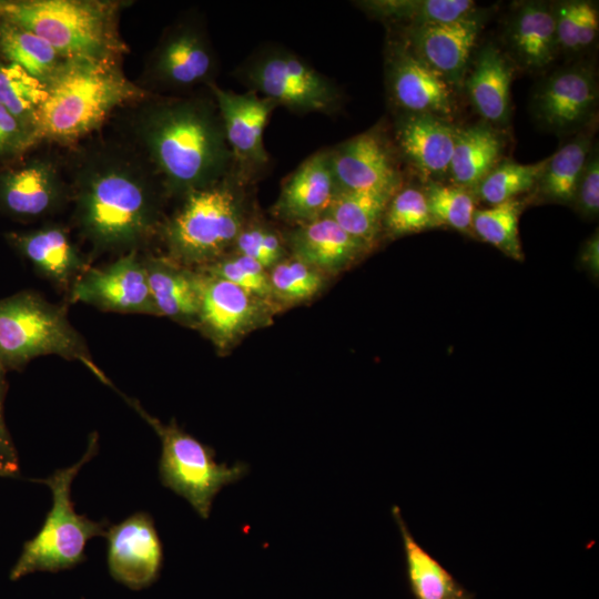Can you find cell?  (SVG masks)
<instances>
[{
	"label": "cell",
	"instance_id": "7a4b0ae2",
	"mask_svg": "<svg viewBox=\"0 0 599 599\" xmlns=\"http://www.w3.org/2000/svg\"><path fill=\"white\" fill-rule=\"evenodd\" d=\"M129 111L124 140L152 166L167 199L207 187L234 169L213 97L150 94Z\"/></svg>",
	"mask_w": 599,
	"mask_h": 599
},
{
	"label": "cell",
	"instance_id": "f6af8a7d",
	"mask_svg": "<svg viewBox=\"0 0 599 599\" xmlns=\"http://www.w3.org/2000/svg\"><path fill=\"white\" fill-rule=\"evenodd\" d=\"M581 263L591 273L598 274L599 271V237L593 234L583 245L581 251Z\"/></svg>",
	"mask_w": 599,
	"mask_h": 599
},
{
	"label": "cell",
	"instance_id": "f1b7e54d",
	"mask_svg": "<svg viewBox=\"0 0 599 599\" xmlns=\"http://www.w3.org/2000/svg\"><path fill=\"white\" fill-rule=\"evenodd\" d=\"M394 194L375 190L337 191L325 215L370 250L383 231L385 211Z\"/></svg>",
	"mask_w": 599,
	"mask_h": 599
},
{
	"label": "cell",
	"instance_id": "5bb4252c",
	"mask_svg": "<svg viewBox=\"0 0 599 599\" xmlns=\"http://www.w3.org/2000/svg\"><path fill=\"white\" fill-rule=\"evenodd\" d=\"M207 88L222 119L234 170L246 182H251L270 162L263 134L272 112L277 106L252 91L236 93L216 83Z\"/></svg>",
	"mask_w": 599,
	"mask_h": 599
},
{
	"label": "cell",
	"instance_id": "f35d334b",
	"mask_svg": "<svg viewBox=\"0 0 599 599\" xmlns=\"http://www.w3.org/2000/svg\"><path fill=\"white\" fill-rule=\"evenodd\" d=\"M433 227L437 226L423 190L405 186L395 192L383 219V231L388 236L399 237Z\"/></svg>",
	"mask_w": 599,
	"mask_h": 599
},
{
	"label": "cell",
	"instance_id": "d590c367",
	"mask_svg": "<svg viewBox=\"0 0 599 599\" xmlns=\"http://www.w3.org/2000/svg\"><path fill=\"white\" fill-rule=\"evenodd\" d=\"M558 48L579 53L597 39L599 17L597 6L589 1H564L552 6Z\"/></svg>",
	"mask_w": 599,
	"mask_h": 599
},
{
	"label": "cell",
	"instance_id": "6da1fadb",
	"mask_svg": "<svg viewBox=\"0 0 599 599\" xmlns=\"http://www.w3.org/2000/svg\"><path fill=\"white\" fill-rule=\"evenodd\" d=\"M70 202L81 236L95 252L139 250L163 221L160 179L124 139H94L74 151Z\"/></svg>",
	"mask_w": 599,
	"mask_h": 599
},
{
	"label": "cell",
	"instance_id": "e0dca14e",
	"mask_svg": "<svg viewBox=\"0 0 599 599\" xmlns=\"http://www.w3.org/2000/svg\"><path fill=\"white\" fill-rule=\"evenodd\" d=\"M598 102V84L591 68L566 67L554 72L536 90L532 111L546 129L571 133L592 118Z\"/></svg>",
	"mask_w": 599,
	"mask_h": 599
},
{
	"label": "cell",
	"instance_id": "bcb514c9",
	"mask_svg": "<svg viewBox=\"0 0 599 599\" xmlns=\"http://www.w3.org/2000/svg\"><path fill=\"white\" fill-rule=\"evenodd\" d=\"M0 477H6L4 473L0 470Z\"/></svg>",
	"mask_w": 599,
	"mask_h": 599
},
{
	"label": "cell",
	"instance_id": "52a82bcc",
	"mask_svg": "<svg viewBox=\"0 0 599 599\" xmlns=\"http://www.w3.org/2000/svg\"><path fill=\"white\" fill-rule=\"evenodd\" d=\"M97 450V435H91L88 449L78 463L38 480L51 490L52 507L39 532L23 545L11 569V580L35 571L58 572L73 568L85 559L87 542L93 537L105 536L108 522L77 514L71 499L74 477Z\"/></svg>",
	"mask_w": 599,
	"mask_h": 599
},
{
	"label": "cell",
	"instance_id": "2e32d148",
	"mask_svg": "<svg viewBox=\"0 0 599 599\" xmlns=\"http://www.w3.org/2000/svg\"><path fill=\"white\" fill-rule=\"evenodd\" d=\"M337 191H387L402 187L390 144L379 128H372L329 149Z\"/></svg>",
	"mask_w": 599,
	"mask_h": 599
},
{
	"label": "cell",
	"instance_id": "ab89813d",
	"mask_svg": "<svg viewBox=\"0 0 599 599\" xmlns=\"http://www.w3.org/2000/svg\"><path fill=\"white\" fill-rule=\"evenodd\" d=\"M196 270L226 280L260 298L276 305L272 296L268 270L251 257L235 252H229L213 263Z\"/></svg>",
	"mask_w": 599,
	"mask_h": 599
},
{
	"label": "cell",
	"instance_id": "ba28073f",
	"mask_svg": "<svg viewBox=\"0 0 599 599\" xmlns=\"http://www.w3.org/2000/svg\"><path fill=\"white\" fill-rule=\"evenodd\" d=\"M122 396L161 439L159 474L163 486L186 499L200 517L209 518L215 496L224 486L243 478L248 466L242 461L232 466L217 463L214 449L185 433L174 419L163 424L138 400Z\"/></svg>",
	"mask_w": 599,
	"mask_h": 599
},
{
	"label": "cell",
	"instance_id": "603a6c76",
	"mask_svg": "<svg viewBox=\"0 0 599 599\" xmlns=\"http://www.w3.org/2000/svg\"><path fill=\"white\" fill-rule=\"evenodd\" d=\"M457 128L432 114L402 113L395 124V141L407 161L424 176L449 172Z\"/></svg>",
	"mask_w": 599,
	"mask_h": 599
},
{
	"label": "cell",
	"instance_id": "484cf974",
	"mask_svg": "<svg viewBox=\"0 0 599 599\" xmlns=\"http://www.w3.org/2000/svg\"><path fill=\"white\" fill-rule=\"evenodd\" d=\"M512 69L494 45L477 54L466 81L468 97L476 111L488 122L505 124L510 115Z\"/></svg>",
	"mask_w": 599,
	"mask_h": 599
},
{
	"label": "cell",
	"instance_id": "4dcf8cb0",
	"mask_svg": "<svg viewBox=\"0 0 599 599\" xmlns=\"http://www.w3.org/2000/svg\"><path fill=\"white\" fill-rule=\"evenodd\" d=\"M591 150V134L581 133L549 156L535 186L537 194L551 202L573 203Z\"/></svg>",
	"mask_w": 599,
	"mask_h": 599
},
{
	"label": "cell",
	"instance_id": "8fae6325",
	"mask_svg": "<svg viewBox=\"0 0 599 599\" xmlns=\"http://www.w3.org/2000/svg\"><path fill=\"white\" fill-rule=\"evenodd\" d=\"M196 328L220 351L272 322L280 308L221 277L201 270Z\"/></svg>",
	"mask_w": 599,
	"mask_h": 599
},
{
	"label": "cell",
	"instance_id": "4316f807",
	"mask_svg": "<svg viewBox=\"0 0 599 599\" xmlns=\"http://www.w3.org/2000/svg\"><path fill=\"white\" fill-rule=\"evenodd\" d=\"M504 149L501 136L487 124L457 129L449 165L453 184L476 190L499 163Z\"/></svg>",
	"mask_w": 599,
	"mask_h": 599
},
{
	"label": "cell",
	"instance_id": "9a60e30c",
	"mask_svg": "<svg viewBox=\"0 0 599 599\" xmlns=\"http://www.w3.org/2000/svg\"><path fill=\"white\" fill-rule=\"evenodd\" d=\"M385 70L389 99L402 113L446 119L455 112L454 87L417 58L406 42L389 45Z\"/></svg>",
	"mask_w": 599,
	"mask_h": 599
},
{
	"label": "cell",
	"instance_id": "44dd1931",
	"mask_svg": "<svg viewBox=\"0 0 599 599\" xmlns=\"http://www.w3.org/2000/svg\"><path fill=\"white\" fill-rule=\"evenodd\" d=\"M336 192L329 149L319 150L285 180L272 212L294 226L306 224L327 213Z\"/></svg>",
	"mask_w": 599,
	"mask_h": 599
},
{
	"label": "cell",
	"instance_id": "ac0fdd59",
	"mask_svg": "<svg viewBox=\"0 0 599 599\" xmlns=\"http://www.w3.org/2000/svg\"><path fill=\"white\" fill-rule=\"evenodd\" d=\"M110 575L125 587L140 590L159 578L163 548L152 517L135 512L106 529Z\"/></svg>",
	"mask_w": 599,
	"mask_h": 599
},
{
	"label": "cell",
	"instance_id": "d6a6232c",
	"mask_svg": "<svg viewBox=\"0 0 599 599\" xmlns=\"http://www.w3.org/2000/svg\"><path fill=\"white\" fill-rule=\"evenodd\" d=\"M524 207V201L516 197L484 210H476L473 217V231L506 256L519 262L524 261L518 229Z\"/></svg>",
	"mask_w": 599,
	"mask_h": 599
},
{
	"label": "cell",
	"instance_id": "b9f144b4",
	"mask_svg": "<svg viewBox=\"0 0 599 599\" xmlns=\"http://www.w3.org/2000/svg\"><path fill=\"white\" fill-rule=\"evenodd\" d=\"M38 145L34 135L0 104V167L21 160Z\"/></svg>",
	"mask_w": 599,
	"mask_h": 599
},
{
	"label": "cell",
	"instance_id": "d6986e66",
	"mask_svg": "<svg viewBox=\"0 0 599 599\" xmlns=\"http://www.w3.org/2000/svg\"><path fill=\"white\" fill-rule=\"evenodd\" d=\"M4 240L39 275L62 290L70 291L77 278L90 267L68 227L60 223L11 231L4 234Z\"/></svg>",
	"mask_w": 599,
	"mask_h": 599
},
{
	"label": "cell",
	"instance_id": "60d3db41",
	"mask_svg": "<svg viewBox=\"0 0 599 599\" xmlns=\"http://www.w3.org/2000/svg\"><path fill=\"white\" fill-rule=\"evenodd\" d=\"M231 252L251 257L266 270L290 254L284 235L266 223L254 219H247Z\"/></svg>",
	"mask_w": 599,
	"mask_h": 599
},
{
	"label": "cell",
	"instance_id": "4fadbf2b",
	"mask_svg": "<svg viewBox=\"0 0 599 599\" xmlns=\"http://www.w3.org/2000/svg\"><path fill=\"white\" fill-rule=\"evenodd\" d=\"M70 301L116 313L159 316L139 250L103 267H89L70 288Z\"/></svg>",
	"mask_w": 599,
	"mask_h": 599
},
{
	"label": "cell",
	"instance_id": "9c48e42d",
	"mask_svg": "<svg viewBox=\"0 0 599 599\" xmlns=\"http://www.w3.org/2000/svg\"><path fill=\"white\" fill-rule=\"evenodd\" d=\"M235 75L250 91L297 114H332L343 103L339 88L328 77L283 47L257 49Z\"/></svg>",
	"mask_w": 599,
	"mask_h": 599
},
{
	"label": "cell",
	"instance_id": "74e56055",
	"mask_svg": "<svg viewBox=\"0 0 599 599\" xmlns=\"http://www.w3.org/2000/svg\"><path fill=\"white\" fill-rule=\"evenodd\" d=\"M423 191L437 227L449 226L463 233L473 231L476 206L470 190L429 181Z\"/></svg>",
	"mask_w": 599,
	"mask_h": 599
},
{
	"label": "cell",
	"instance_id": "7c38bea8",
	"mask_svg": "<svg viewBox=\"0 0 599 599\" xmlns=\"http://www.w3.org/2000/svg\"><path fill=\"white\" fill-rule=\"evenodd\" d=\"M70 202V184L58 161L24 156L0 167V213L30 223L49 217Z\"/></svg>",
	"mask_w": 599,
	"mask_h": 599
},
{
	"label": "cell",
	"instance_id": "e575fe53",
	"mask_svg": "<svg viewBox=\"0 0 599 599\" xmlns=\"http://www.w3.org/2000/svg\"><path fill=\"white\" fill-rule=\"evenodd\" d=\"M268 276L273 301L280 308L312 300L326 282L325 274L291 254L271 267Z\"/></svg>",
	"mask_w": 599,
	"mask_h": 599
},
{
	"label": "cell",
	"instance_id": "836d02e7",
	"mask_svg": "<svg viewBox=\"0 0 599 599\" xmlns=\"http://www.w3.org/2000/svg\"><path fill=\"white\" fill-rule=\"evenodd\" d=\"M44 98L45 85L41 81L21 67L0 58V104L13 114L34 138L38 111Z\"/></svg>",
	"mask_w": 599,
	"mask_h": 599
},
{
	"label": "cell",
	"instance_id": "8d00e7d4",
	"mask_svg": "<svg viewBox=\"0 0 599 599\" xmlns=\"http://www.w3.org/2000/svg\"><path fill=\"white\" fill-rule=\"evenodd\" d=\"M547 160L530 164L499 162L476 189L479 197L496 205L529 192L535 189Z\"/></svg>",
	"mask_w": 599,
	"mask_h": 599
},
{
	"label": "cell",
	"instance_id": "d4e9b609",
	"mask_svg": "<svg viewBox=\"0 0 599 599\" xmlns=\"http://www.w3.org/2000/svg\"><path fill=\"white\" fill-rule=\"evenodd\" d=\"M507 42L522 68L530 71L547 68L559 50L552 6L541 1L517 6L509 20Z\"/></svg>",
	"mask_w": 599,
	"mask_h": 599
},
{
	"label": "cell",
	"instance_id": "8992f818",
	"mask_svg": "<svg viewBox=\"0 0 599 599\" xmlns=\"http://www.w3.org/2000/svg\"><path fill=\"white\" fill-rule=\"evenodd\" d=\"M44 355L79 362L103 384L114 388L95 364L63 306L31 290L0 298V365L6 370H18Z\"/></svg>",
	"mask_w": 599,
	"mask_h": 599
},
{
	"label": "cell",
	"instance_id": "ffe728a7",
	"mask_svg": "<svg viewBox=\"0 0 599 599\" xmlns=\"http://www.w3.org/2000/svg\"><path fill=\"white\" fill-rule=\"evenodd\" d=\"M480 29L481 20L475 14L448 23L409 27L406 43L427 67L455 87L466 73Z\"/></svg>",
	"mask_w": 599,
	"mask_h": 599
},
{
	"label": "cell",
	"instance_id": "1f68e13d",
	"mask_svg": "<svg viewBox=\"0 0 599 599\" xmlns=\"http://www.w3.org/2000/svg\"><path fill=\"white\" fill-rule=\"evenodd\" d=\"M0 58L44 85L68 60L33 32L6 21H0Z\"/></svg>",
	"mask_w": 599,
	"mask_h": 599
},
{
	"label": "cell",
	"instance_id": "83f0119b",
	"mask_svg": "<svg viewBox=\"0 0 599 599\" xmlns=\"http://www.w3.org/2000/svg\"><path fill=\"white\" fill-rule=\"evenodd\" d=\"M393 515L402 534L408 581L416 599H471V595L415 540L398 507L393 508Z\"/></svg>",
	"mask_w": 599,
	"mask_h": 599
},
{
	"label": "cell",
	"instance_id": "3957f363",
	"mask_svg": "<svg viewBox=\"0 0 599 599\" xmlns=\"http://www.w3.org/2000/svg\"><path fill=\"white\" fill-rule=\"evenodd\" d=\"M148 95L125 75L121 60L68 59L45 83L35 123L38 144L77 146L115 111Z\"/></svg>",
	"mask_w": 599,
	"mask_h": 599
},
{
	"label": "cell",
	"instance_id": "f546056e",
	"mask_svg": "<svg viewBox=\"0 0 599 599\" xmlns=\"http://www.w3.org/2000/svg\"><path fill=\"white\" fill-rule=\"evenodd\" d=\"M368 14L409 27L448 23L474 16L476 3L469 0H370L357 2Z\"/></svg>",
	"mask_w": 599,
	"mask_h": 599
},
{
	"label": "cell",
	"instance_id": "7402d4cb",
	"mask_svg": "<svg viewBox=\"0 0 599 599\" xmlns=\"http://www.w3.org/2000/svg\"><path fill=\"white\" fill-rule=\"evenodd\" d=\"M288 253L326 276L355 264L369 248L324 215L297 225L284 235Z\"/></svg>",
	"mask_w": 599,
	"mask_h": 599
},
{
	"label": "cell",
	"instance_id": "5b68a950",
	"mask_svg": "<svg viewBox=\"0 0 599 599\" xmlns=\"http://www.w3.org/2000/svg\"><path fill=\"white\" fill-rule=\"evenodd\" d=\"M247 183L233 169L219 182L181 197L180 206L163 219L158 232L166 256L200 268L231 252L248 219Z\"/></svg>",
	"mask_w": 599,
	"mask_h": 599
},
{
	"label": "cell",
	"instance_id": "cb8c5ba5",
	"mask_svg": "<svg viewBox=\"0 0 599 599\" xmlns=\"http://www.w3.org/2000/svg\"><path fill=\"white\" fill-rule=\"evenodd\" d=\"M150 292L159 316L196 328L201 273L166 255L143 256Z\"/></svg>",
	"mask_w": 599,
	"mask_h": 599
},
{
	"label": "cell",
	"instance_id": "277c9868",
	"mask_svg": "<svg viewBox=\"0 0 599 599\" xmlns=\"http://www.w3.org/2000/svg\"><path fill=\"white\" fill-rule=\"evenodd\" d=\"M129 1L0 0V21L24 28L65 59L121 60L130 52L120 32Z\"/></svg>",
	"mask_w": 599,
	"mask_h": 599
},
{
	"label": "cell",
	"instance_id": "30bf717a",
	"mask_svg": "<svg viewBox=\"0 0 599 599\" xmlns=\"http://www.w3.org/2000/svg\"><path fill=\"white\" fill-rule=\"evenodd\" d=\"M216 73L217 58L204 26L185 18L163 32L136 83L149 94L163 95L209 87Z\"/></svg>",
	"mask_w": 599,
	"mask_h": 599
},
{
	"label": "cell",
	"instance_id": "ee69618b",
	"mask_svg": "<svg viewBox=\"0 0 599 599\" xmlns=\"http://www.w3.org/2000/svg\"><path fill=\"white\" fill-rule=\"evenodd\" d=\"M6 373L7 370L0 365V470L4 473L6 477H16L19 474L18 454L2 414Z\"/></svg>",
	"mask_w": 599,
	"mask_h": 599
},
{
	"label": "cell",
	"instance_id": "7bdbcfd3",
	"mask_svg": "<svg viewBox=\"0 0 599 599\" xmlns=\"http://www.w3.org/2000/svg\"><path fill=\"white\" fill-rule=\"evenodd\" d=\"M573 203L586 219H593L599 212V156L591 150L577 186Z\"/></svg>",
	"mask_w": 599,
	"mask_h": 599
}]
</instances>
